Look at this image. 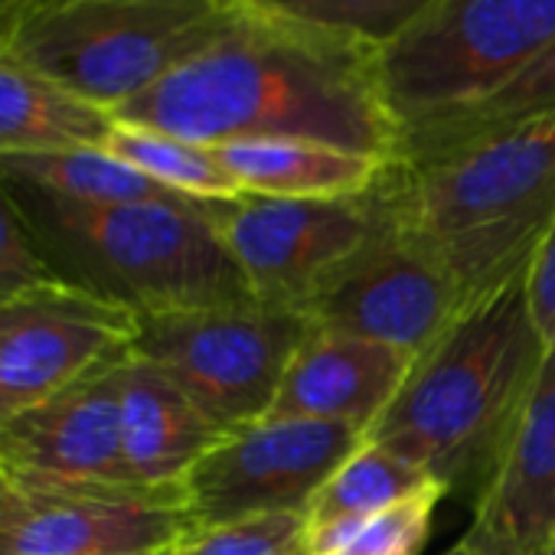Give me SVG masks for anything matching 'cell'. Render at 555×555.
Here are the masks:
<instances>
[{"instance_id":"cell-1","label":"cell","mask_w":555,"mask_h":555,"mask_svg":"<svg viewBox=\"0 0 555 555\" xmlns=\"http://www.w3.org/2000/svg\"><path fill=\"white\" fill-rule=\"evenodd\" d=\"M112 118L199 147L305 138L389 164L405 141L383 92L379 47L271 14L251 0L225 37Z\"/></svg>"},{"instance_id":"cell-2","label":"cell","mask_w":555,"mask_h":555,"mask_svg":"<svg viewBox=\"0 0 555 555\" xmlns=\"http://www.w3.org/2000/svg\"><path fill=\"white\" fill-rule=\"evenodd\" d=\"M386 219L431 248L477 298L519 264L555 219V105L405 144L376 186Z\"/></svg>"},{"instance_id":"cell-3","label":"cell","mask_w":555,"mask_h":555,"mask_svg":"<svg viewBox=\"0 0 555 555\" xmlns=\"http://www.w3.org/2000/svg\"><path fill=\"white\" fill-rule=\"evenodd\" d=\"M522 268L457 314L412 363L402 389L366 431V441L448 490L483 483L545 357L529 318Z\"/></svg>"},{"instance_id":"cell-4","label":"cell","mask_w":555,"mask_h":555,"mask_svg":"<svg viewBox=\"0 0 555 555\" xmlns=\"http://www.w3.org/2000/svg\"><path fill=\"white\" fill-rule=\"evenodd\" d=\"M8 190L60 282L134 318L255 301L199 199L73 203L21 183Z\"/></svg>"},{"instance_id":"cell-5","label":"cell","mask_w":555,"mask_h":555,"mask_svg":"<svg viewBox=\"0 0 555 555\" xmlns=\"http://www.w3.org/2000/svg\"><path fill=\"white\" fill-rule=\"evenodd\" d=\"M245 8L248 0H24L0 47L115 112L209 50Z\"/></svg>"},{"instance_id":"cell-6","label":"cell","mask_w":555,"mask_h":555,"mask_svg":"<svg viewBox=\"0 0 555 555\" xmlns=\"http://www.w3.org/2000/svg\"><path fill=\"white\" fill-rule=\"evenodd\" d=\"M555 47V0H438L379 50L402 131L477 108Z\"/></svg>"},{"instance_id":"cell-7","label":"cell","mask_w":555,"mask_h":555,"mask_svg":"<svg viewBox=\"0 0 555 555\" xmlns=\"http://www.w3.org/2000/svg\"><path fill=\"white\" fill-rule=\"evenodd\" d=\"M311 334L298 311L229 305L138 318L131 353L157 366L222 435L261 422Z\"/></svg>"},{"instance_id":"cell-8","label":"cell","mask_w":555,"mask_h":555,"mask_svg":"<svg viewBox=\"0 0 555 555\" xmlns=\"http://www.w3.org/2000/svg\"><path fill=\"white\" fill-rule=\"evenodd\" d=\"M258 305L308 318L318 295L379 235L376 190L357 199L235 196L206 203Z\"/></svg>"},{"instance_id":"cell-9","label":"cell","mask_w":555,"mask_h":555,"mask_svg":"<svg viewBox=\"0 0 555 555\" xmlns=\"http://www.w3.org/2000/svg\"><path fill=\"white\" fill-rule=\"evenodd\" d=\"M186 526L180 487L0 480V555H157Z\"/></svg>"},{"instance_id":"cell-10","label":"cell","mask_w":555,"mask_h":555,"mask_svg":"<svg viewBox=\"0 0 555 555\" xmlns=\"http://www.w3.org/2000/svg\"><path fill=\"white\" fill-rule=\"evenodd\" d=\"M350 425L261 418L222 441L186 474L183 506L190 526L258 513H308L321 483L360 448Z\"/></svg>"},{"instance_id":"cell-11","label":"cell","mask_w":555,"mask_h":555,"mask_svg":"<svg viewBox=\"0 0 555 555\" xmlns=\"http://www.w3.org/2000/svg\"><path fill=\"white\" fill-rule=\"evenodd\" d=\"M470 301L431 248L386 219L379 235L318 295L308 321L418 360Z\"/></svg>"},{"instance_id":"cell-12","label":"cell","mask_w":555,"mask_h":555,"mask_svg":"<svg viewBox=\"0 0 555 555\" xmlns=\"http://www.w3.org/2000/svg\"><path fill=\"white\" fill-rule=\"evenodd\" d=\"M138 318L76 285L0 301V425L131 350Z\"/></svg>"},{"instance_id":"cell-13","label":"cell","mask_w":555,"mask_h":555,"mask_svg":"<svg viewBox=\"0 0 555 555\" xmlns=\"http://www.w3.org/2000/svg\"><path fill=\"white\" fill-rule=\"evenodd\" d=\"M125 357L0 425V470L21 480L141 487L121 448Z\"/></svg>"},{"instance_id":"cell-14","label":"cell","mask_w":555,"mask_h":555,"mask_svg":"<svg viewBox=\"0 0 555 555\" xmlns=\"http://www.w3.org/2000/svg\"><path fill=\"white\" fill-rule=\"evenodd\" d=\"M555 539V350L539 373L477 487L461 542L483 555H539Z\"/></svg>"},{"instance_id":"cell-15","label":"cell","mask_w":555,"mask_h":555,"mask_svg":"<svg viewBox=\"0 0 555 555\" xmlns=\"http://www.w3.org/2000/svg\"><path fill=\"white\" fill-rule=\"evenodd\" d=\"M415 357L311 324L264 418L350 425L366 431L389 409Z\"/></svg>"},{"instance_id":"cell-16","label":"cell","mask_w":555,"mask_h":555,"mask_svg":"<svg viewBox=\"0 0 555 555\" xmlns=\"http://www.w3.org/2000/svg\"><path fill=\"white\" fill-rule=\"evenodd\" d=\"M222 431L147 360L128 350L121 366V448L141 487H183Z\"/></svg>"},{"instance_id":"cell-17","label":"cell","mask_w":555,"mask_h":555,"mask_svg":"<svg viewBox=\"0 0 555 555\" xmlns=\"http://www.w3.org/2000/svg\"><path fill=\"white\" fill-rule=\"evenodd\" d=\"M216 160L248 196L357 199L373 193L389 160L305 138H248L212 147Z\"/></svg>"},{"instance_id":"cell-18","label":"cell","mask_w":555,"mask_h":555,"mask_svg":"<svg viewBox=\"0 0 555 555\" xmlns=\"http://www.w3.org/2000/svg\"><path fill=\"white\" fill-rule=\"evenodd\" d=\"M112 112L73 95L0 47V154L105 147Z\"/></svg>"},{"instance_id":"cell-19","label":"cell","mask_w":555,"mask_h":555,"mask_svg":"<svg viewBox=\"0 0 555 555\" xmlns=\"http://www.w3.org/2000/svg\"><path fill=\"white\" fill-rule=\"evenodd\" d=\"M0 180L43 190L73 203H141L177 196L108 154L105 147L0 154Z\"/></svg>"},{"instance_id":"cell-20","label":"cell","mask_w":555,"mask_h":555,"mask_svg":"<svg viewBox=\"0 0 555 555\" xmlns=\"http://www.w3.org/2000/svg\"><path fill=\"white\" fill-rule=\"evenodd\" d=\"M105 151L177 196L199 199V203L242 196L235 180L216 160L212 147H199L154 128L115 121L105 138Z\"/></svg>"},{"instance_id":"cell-21","label":"cell","mask_w":555,"mask_h":555,"mask_svg":"<svg viewBox=\"0 0 555 555\" xmlns=\"http://www.w3.org/2000/svg\"><path fill=\"white\" fill-rule=\"evenodd\" d=\"M428 483H438V480H431L415 464L363 438L360 448L314 493L308 506V529L370 516Z\"/></svg>"},{"instance_id":"cell-22","label":"cell","mask_w":555,"mask_h":555,"mask_svg":"<svg viewBox=\"0 0 555 555\" xmlns=\"http://www.w3.org/2000/svg\"><path fill=\"white\" fill-rule=\"evenodd\" d=\"M444 493V483H428L370 516L308 529V555H418Z\"/></svg>"},{"instance_id":"cell-23","label":"cell","mask_w":555,"mask_h":555,"mask_svg":"<svg viewBox=\"0 0 555 555\" xmlns=\"http://www.w3.org/2000/svg\"><path fill=\"white\" fill-rule=\"evenodd\" d=\"M251 4L383 50L422 21L438 0H251Z\"/></svg>"},{"instance_id":"cell-24","label":"cell","mask_w":555,"mask_h":555,"mask_svg":"<svg viewBox=\"0 0 555 555\" xmlns=\"http://www.w3.org/2000/svg\"><path fill=\"white\" fill-rule=\"evenodd\" d=\"M160 555H308V513H258L186 526Z\"/></svg>"},{"instance_id":"cell-25","label":"cell","mask_w":555,"mask_h":555,"mask_svg":"<svg viewBox=\"0 0 555 555\" xmlns=\"http://www.w3.org/2000/svg\"><path fill=\"white\" fill-rule=\"evenodd\" d=\"M545 105H555V47L548 53H542L526 73H519L506 89H500L496 95L480 102L477 108L409 131L402 147L422 144V141H438V138H454V134H467V131H480V128H493V125L522 118L529 112H539Z\"/></svg>"},{"instance_id":"cell-26","label":"cell","mask_w":555,"mask_h":555,"mask_svg":"<svg viewBox=\"0 0 555 555\" xmlns=\"http://www.w3.org/2000/svg\"><path fill=\"white\" fill-rule=\"evenodd\" d=\"M47 282H60V278L50 268L8 183L0 180V301H8L21 292H30L37 285H47Z\"/></svg>"},{"instance_id":"cell-27","label":"cell","mask_w":555,"mask_h":555,"mask_svg":"<svg viewBox=\"0 0 555 555\" xmlns=\"http://www.w3.org/2000/svg\"><path fill=\"white\" fill-rule=\"evenodd\" d=\"M522 288L532 327L545 350H555V219L535 242L522 268Z\"/></svg>"},{"instance_id":"cell-28","label":"cell","mask_w":555,"mask_h":555,"mask_svg":"<svg viewBox=\"0 0 555 555\" xmlns=\"http://www.w3.org/2000/svg\"><path fill=\"white\" fill-rule=\"evenodd\" d=\"M24 4V0H0V34H4V27H8V21L14 17V11Z\"/></svg>"},{"instance_id":"cell-29","label":"cell","mask_w":555,"mask_h":555,"mask_svg":"<svg viewBox=\"0 0 555 555\" xmlns=\"http://www.w3.org/2000/svg\"><path fill=\"white\" fill-rule=\"evenodd\" d=\"M444 555H483V552H477V548H470L467 542H457V545H451Z\"/></svg>"},{"instance_id":"cell-30","label":"cell","mask_w":555,"mask_h":555,"mask_svg":"<svg viewBox=\"0 0 555 555\" xmlns=\"http://www.w3.org/2000/svg\"><path fill=\"white\" fill-rule=\"evenodd\" d=\"M539 555H555V539H552V542H548V545H545V548H542Z\"/></svg>"},{"instance_id":"cell-31","label":"cell","mask_w":555,"mask_h":555,"mask_svg":"<svg viewBox=\"0 0 555 555\" xmlns=\"http://www.w3.org/2000/svg\"><path fill=\"white\" fill-rule=\"evenodd\" d=\"M0 480H4V470H0Z\"/></svg>"},{"instance_id":"cell-32","label":"cell","mask_w":555,"mask_h":555,"mask_svg":"<svg viewBox=\"0 0 555 555\" xmlns=\"http://www.w3.org/2000/svg\"><path fill=\"white\" fill-rule=\"evenodd\" d=\"M157 555H160V552H157Z\"/></svg>"}]
</instances>
